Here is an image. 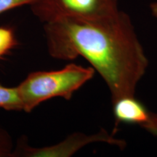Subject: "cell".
Returning a JSON list of instances; mask_svg holds the SVG:
<instances>
[{
    "label": "cell",
    "instance_id": "1",
    "mask_svg": "<svg viewBox=\"0 0 157 157\" xmlns=\"http://www.w3.org/2000/svg\"><path fill=\"white\" fill-rule=\"evenodd\" d=\"M44 31L50 56L64 60L85 59L106 84L111 103L135 95L148 59L127 13L119 10L98 19L60 18L44 23Z\"/></svg>",
    "mask_w": 157,
    "mask_h": 157
},
{
    "label": "cell",
    "instance_id": "2",
    "mask_svg": "<svg viewBox=\"0 0 157 157\" xmlns=\"http://www.w3.org/2000/svg\"><path fill=\"white\" fill-rule=\"evenodd\" d=\"M95 71L74 63L56 71L31 72L16 86L23 111L31 113L39 104L54 98L70 101L74 94L91 80Z\"/></svg>",
    "mask_w": 157,
    "mask_h": 157
},
{
    "label": "cell",
    "instance_id": "3",
    "mask_svg": "<svg viewBox=\"0 0 157 157\" xmlns=\"http://www.w3.org/2000/svg\"><path fill=\"white\" fill-rule=\"evenodd\" d=\"M30 7L33 14L44 23L66 17L102 18L119 11L118 0H39Z\"/></svg>",
    "mask_w": 157,
    "mask_h": 157
},
{
    "label": "cell",
    "instance_id": "4",
    "mask_svg": "<svg viewBox=\"0 0 157 157\" xmlns=\"http://www.w3.org/2000/svg\"><path fill=\"white\" fill-rule=\"evenodd\" d=\"M95 143H107L121 149L126 146L124 140L117 138L114 134H110L103 129L91 135L72 133L61 142L44 147L31 146L27 137L22 136L15 146L12 157H70L84 146Z\"/></svg>",
    "mask_w": 157,
    "mask_h": 157
},
{
    "label": "cell",
    "instance_id": "5",
    "mask_svg": "<svg viewBox=\"0 0 157 157\" xmlns=\"http://www.w3.org/2000/svg\"><path fill=\"white\" fill-rule=\"evenodd\" d=\"M112 105L115 119L114 130L121 123L142 127L150 115L151 111L135 95L119 98L112 103Z\"/></svg>",
    "mask_w": 157,
    "mask_h": 157
},
{
    "label": "cell",
    "instance_id": "6",
    "mask_svg": "<svg viewBox=\"0 0 157 157\" xmlns=\"http://www.w3.org/2000/svg\"><path fill=\"white\" fill-rule=\"evenodd\" d=\"M0 109L8 111H23V104L17 87H5L0 84Z\"/></svg>",
    "mask_w": 157,
    "mask_h": 157
},
{
    "label": "cell",
    "instance_id": "7",
    "mask_svg": "<svg viewBox=\"0 0 157 157\" xmlns=\"http://www.w3.org/2000/svg\"><path fill=\"white\" fill-rule=\"evenodd\" d=\"M18 42L12 27L0 26V60L9 54Z\"/></svg>",
    "mask_w": 157,
    "mask_h": 157
},
{
    "label": "cell",
    "instance_id": "8",
    "mask_svg": "<svg viewBox=\"0 0 157 157\" xmlns=\"http://www.w3.org/2000/svg\"><path fill=\"white\" fill-rule=\"evenodd\" d=\"M14 148L15 144L10 134L0 127V157H12Z\"/></svg>",
    "mask_w": 157,
    "mask_h": 157
},
{
    "label": "cell",
    "instance_id": "9",
    "mask_svg": "<svg viewBox=\"0 0 157 157\" xmlns=\"http://www.w3.org/2000/svg\"><path fill=\"white\" fill-rule=\"evenodd\" d=\"M39 0H0V15L23 5H31Z\"/></svg>",
    "mask_w": 157,
    "mask_h": 157
},
{
    "label": "cell",
    "instance_id": "10",
    "mask_svg": "<svg viewBox=\"0 0 157 157\" xmlns=\"http://www.w3.org/2000/svg\"><path fill=\"white\" fill-rule=\"evenodd\" d=\"M141 127L150 134L157 137V113L150 112L148 121Z\"/></svg>",
    "mask_w": 157,
    "mask_h": 157
},
{
    "label": "cell",
    "instance_id": "11",
    "mask_svg": "<svg viewBox=\"0 0 157 157\" xmlns=\"http://www.w3.org/2000/svg\"><path fill=\"white\" fill-rule=\"evenodd\" d=\"M150 10L151 12L152 15L157 17V2H155L151 4Z\"/></svg>",
    "mask_w": 157,
    "mask_h": 157
}]
</instances>
